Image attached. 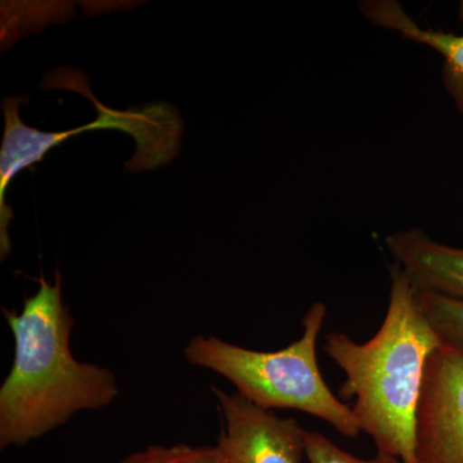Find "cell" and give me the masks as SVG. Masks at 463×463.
<instances>
[{
	"label": "cell",
	"instance_id": "obj_1",
	"mask_svg": "<svg viewBox=\"0 0 463 463\" xmlns=\"http://www.w3.org/2000/svg\"><path fill=\"white\" fill-rule=\"evenodd\" d=\"M14 334L11 371L0 386V448L23 447L65 425L75 414L118 399L115 373L71 352L74 318L63 303L62 277L39 279L20 313L5 310Z\"/></svg>",
	"mask_w": 463,
	"mask_h": 463
},
{
	"label": "cell",
	"instance_id": "obj_2",
	"mask_svg": "<svg viewBox=\"0 0 463 463\" xmlns=\"http://www.w3.org/2000/svg\"><path fill=\"white\" fill-rule=\"evenodd\" d=\"M441 340L420 307L417 288L397 263L390 267L385 318L373 339L356 343L343 332L325 337V352L345 374L343 399L377 452L416 463L417 413L426 365Z\"/></svg>",
	"mask_w": 463,
	"mask_h": 463
},
{
	"label": "cell",
	"instance_id": "obj_3",
	"mask_svg": "<svg viewBox=\"0 0 463 463\" xmlns=\"http://www.w3.org/2000/svg\"><path fill=\"white\" fill-rule=\"evenodd\" d=\"M326 317L327 307L313 304L304 316L300 339L276 352L197 335L184 347V356L191 364L221 374L241 397L261 410L307 413L355 439L362 431L352 407L331 392L319 370L317 343Z\"/></svg>",
	"mask_w": 463,
	"mask_h": 463
},
{
	"label": "cell",
	"instance_id": "obj_4",
	"mask_svg": "<svg viewBox=\"0 0 463 463\" xmlns=\"http://www.w3.org/2000/svg\"><path fill=\"white\" fill-rule=\"evenodd\" d=\"M21 99H7L3 105L5 130L0 151V257L11 252L8 225L14 210L5 203L9 183L21 170L39 163L51 148L60 146L75 134L90 130L118 129L136 138L137 152L128 167L132 170L155 169L169 163L178 154L182 123L170 106L157 103L129 111H115L99 106V118L94 123L65 133H42L27 127L20 118Z\"/></svg>",
	"mask_w": 463,
	"mask_h": 463
},
{
	"label": "cell",
	"instance_id": "obj_5",
	"mask_svg": "<svg viewBox=\"0 0 463 463\" xmlns=\"http://www.w3.org/2000/svg\"><path fill=\"white\" fill-rule=\"evenodd\" d=\"M416 463H463V347L446 341L426 365Z\"/></svg>",
	"mask_w": 463,
	"mask_h": 463
},
{
	"label": "cell",
	"instance_id": "obj_6",
	"mask_svg": "<svg viewBox=\"0 0 463 463\" xmlns=\"http://www.w3.org/2000/svg\"><path fill=\"white\" fill-rule=\"evenodd\" d=\"M222 429L216 449L222 463H301L306 429L294 419L250 403L239 392L213 386Z\"/></svg>",
	"mask_w": 463,
	"mask_h": 463
},
{
	"label": "cell",
	"instance_id": "obj_7",
	"mask_svg": "<svg viewBox=\"0 0 463 463\" xmlns=\"http://www.w3.org/2000/svg\"><path fill=\"white\" fill-rule=\"evenodd\" d=\"M385 246L417 289L463 300V249L438 242L420 228L389 234Z\"/></svg>",
	"mask_w": 463,
	"mask_h": 463
},
{
	"label": "cell",
	"instance_id": "obj_8",
	"mask_svg": "<svg viewBox=\"0 0 463 463\" xmlns=\"http://www.w3.org/2000/svg\"><path fill=\"white\" fill-rule=\"evenodd\" d=\"M364 16L373 25L401 33L407 41L428 45L444 57L441 79L457 111L463 115V33L425 29L416 23L397 0L359 2Z\"/></svg>",
	"mask_w": 463,
	"mask_h": 463
},
{
	"label": "cell",
	"instance_id": "obj_9",
	"mask_svg": "<svg viewBox=\"0 0 463 463\" xmlns=\"http://www.w3.org/2000/svg\"><path fill=\"white\" fill-rule=\"evenodd\" d=\"M423 315L441 341L463 347V300L417 289Z\"/></svg>",
	"mask_w": 463,
	"mask_h": 463
},
{
	"label": "cell",
	"instance_id": "obj_10",
	"mask_svg": "<svg viewBox=\"0 0 463 463\" xmlns=\"http://www.w3.org/2000/svg\"><path fill=\"white\" fill-rule=\"evenodd\" d=\"M121 463H222V459L216 447L175 444L147 447L128 456Z\"/></svg>",
	"mask_w": 463,
	"mask_h": 463
},
{
	"label": "cell",
	"instance_id": "obj_11",
	"mask_svg": "<svg viewBox=\"0 0 463 463\" xmlns=\"http://www.w3.org/2000/svg\"><path fill=\"white\" fill-rule=\"evenodd\" d=\"M306 457L309 463H402L397 457L377 452L373 458H361L346 452L318 431L306 434Z\"/></svg>",
	"mask_w": 463,
	"mask_h": 463
},
{
	"label": "cell",
	"instance_id": "obj_12",
	"mask_svg": "<svg viewBox=\"0 0 463 463\" xmlns=\"http://www.w3.org/2000/svg\"><path fill=\"white\" fill-rule=\"evenodd\" d=\"M458 18H459V21H461V23H463V0L461 3H459Z\"/></svg>",
	"mask_w": 463,
	"mask_h": 463
}]
</instances>
